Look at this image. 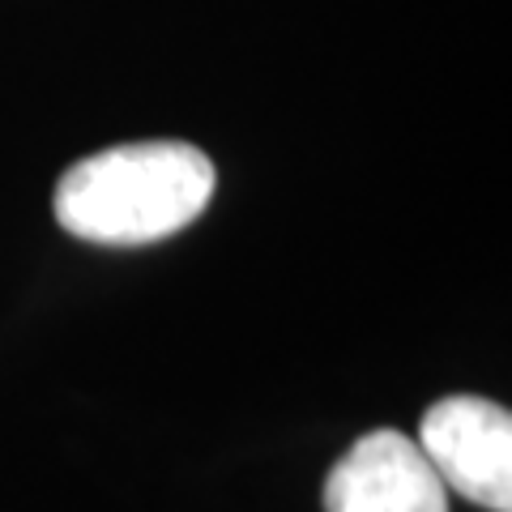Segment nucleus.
Listing matches in <instances>:
<instances>
[{
	"instance_id": "3",
	"label": "nucleus",
	"mask_w": 512,
	"mask_h": 512,
	"mask_svg": "<svg viewBox=\"0 0 512 512\" xmlns=\"http://www.w3.org/2000/svg\"><path fill=\"white\" fill-rule=\"evenodd\" d=\"M329 512H448V487L419 440L380 427L346 448L325 478Z\"/></svg>"
},
{
	"instance_id": "1",
	"label": "nucleus",
	"mask_w": 512,
	"mask_h": 512,
	"mask_svg": "<svg viewBox=\"0 0 512 512\" xmlns=\"http://www.w3.org/2000/svg\"><path fill=\"white\" fill-rule=\"evenodd\" d=\"M214 163L188 141H128L73 163L52 210L86 244L137 248L180 235L214 197Z\"/></svg>"
},
{
	"instance_id": "2",
	"label": "nucleus",
	"mask_w": 512,
	"mask_h": 512,
	"mask_svg": "<svg viewBox=\"0 0 512 512\" xmlns=\"http://www.w3.org/2000/svg\"><path fill=\"white\" fill-rule=\"evenodd\" d=\"M419 448L448 491L512 512V414L487 397H444L419 423Z\"/></svg>"
}]
</instances>
